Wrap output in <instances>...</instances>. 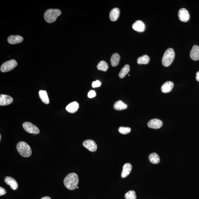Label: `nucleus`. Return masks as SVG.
Listing matches in <instances>:
<instances>
[{"instance_id": "1", "label": "nucleus", "mask_w": 199, "mask_h": 199, "mask_svg": "<svg viewBox=\"0 0 199 199\" xmlns=\"http://www.w3.org/2000/svg\"><path fill=\"white\" fill-rule=\"evenodd\" d=\"M78 175L75 173H70L66 177L64 180V185L67 189L73 190L76 189L79 183Z\"/></svg>"}, {"instance_id": "2", "label": "nucleus", "mask_w": 199, "mask_h": 199, "mask_svg": "<svg viewBox=\"0 0 199 199\" xmlns=\"http://www.w3.org/2000/svg\"><path fill=\"white\" fill-rule=\"evenodd\" d=\"M61 14V11L58 9H49L46 11L44 14V19L48 23H54L58 17Z\"/></svg>"}, {"instance_id": "3", "label": "nucleus", "mask_w": 199, "mask_h": 199, "mask_svg": "<svg viewBox=\"0 0 199 199\" xmlns=\"http://www.w3.org/2000/svg\"><path fill=\"white\" fill-rule=\"evenodd\" d=\"M17 151L21 156L25 158H27L31 155L32 151L30 146L26 142L21 141L17 144L16 146Z\"/></svg>"}, {"instance_id": "4", "label": "nucleus", "mask_w": 199, "mask_h": 199, "mask_svg": "<svg viewBox=\"0 0 199 199\" xmlns=\"http://www.w3.org/2000/svg\"><path fill=\"white\" fill-rule=\"evenodd\" d=\"M175 57V52L173 49L169 48L165 51L162 59V64L165 67H169L172 63Z\"/></svg>"}, {"instance_id": "5", "label": "nucleus", "mask_w": 199, "mask_h": 199, "mask_svg": "<svg viewBox=\"0 0 199 199\" xmlns=\"http://www.w3.org/2000/svg\"><path fill=\"white\" fill-rule=\"evenodd\" d=\"M17 65V62L14 59L7 61L1 65V71L2 73L10 71L15 68Z\"/></svg>"}, {"instance_id": "6", "label": "nucleus", "mask_w": 199, "mask_h": 199, "mask_svg": "<svg viewBox=\"0 0 199 199\" xmlns=\"http://www.w3.org/2000/svg\"><path fill=\"white\" fill-rule=\"evenodd\" d=\"M23 126L24 129L30 134H37L40 133V130L37 127L29 122L24 123Z\"/></svg>"}, {"instance_id": "7", "label": "nucleus", "mask_w": 199, "mask_h": 199, "mask_svg": "<svg viewBox=\"0 0 199 199\" xmlns=\"http://www.w3.org/2000/svg\"><path fill=\"white\" fill-rule=\"evenodd\" d=\"M178 17L181 21L186 22L189 20L190 16L187 9L182 8L179 10L178 12Z\"/></svg>"}, {"instance_id": "8", "label": "nucleus", "mask_w": 199, "mask_h": 199, "mask_svg": "<svg viewBox=\"0 0 199 199\" xmlns=\"http://www.w3.org/2000/svg\"><path fill=\"white\" fill-rule=\"evenodd\" d=\"M83 147L87 149L90 151L95 152L97 149V145L96 142L92 140H87L83 143Z\"/></svg>"}, {"instance_id": "9", "label": "nucleus", "mask_w": 199, "mask_h": 199, "mask_svg": "<svg viewBox=\"0 0 199 199\" xmlns=\"http://www.w3.org/2000/svg\"><path fill=\"white\" fill-rule=\"evenodd\" d=\"M163 126L162 121L158 119H153L150 120L147 123L149 128L154 129H158Z\"/></svg>"}, {"instance_id": "10", "label": "nucleus", "mask_w": 199, "mask_h": 199, "mask_svg": "<svg viewBox=\"0 0 199 199\" xmlns=\"http://www.w3.org/2000/svg\"><path fill=\"white\" fill-rule=\"evenodd\" d=\"M13 100L11 96L5 94L0 95V105L5 106L8 105L13 102Z\"/></svg>"}, {"instance_id": "11", "label": "nucleus", "mask_w": 199, "mask_h": 199, "mask_svg": "<svg viewBox=\"0 0 199 199\" xmlns=\"http://www.w3.org/2000/svg\"><path fill=\"white\" fill-rule=\"evenodd\" d=\"M4 181L7 185L10 186L12 190H15L18 189V183L13 178L9 176L6 177L4 179Z\"/></svg>"}, {"instance_id": "12", "label": "nucleus", "mask_w": 199, "mask_h": 199, "mask_svg": "<svg viewBox=\"0 0 199 199\" xmlns=\"http://www.w3.org/2000/svg\"><path fill=\"white\" fill-rule=\"evenodd\" d=\"M23 37L19 35H11L8 38L7 41L9 44H16L22 43L23 41Z\"/></svg>"}, {"instance_id": "13", "label": "nucleus", "mask_w": 199, "mask_h": 199, "mask_svg": "<svg viewBox=\"0 0 199 199\" xmlns=\"http://www.w3.org/2000/svg\"><path fill=\"white\" fill-rule=\"evenodd\" d=\"M132 27L133 29L139 32H142L145 31V25L142 21L137 20L133 24Z\"/></svg>"}, {"instance_id": "14", "label": "nucleus", "mask_w": 199, "mask_h": 199, "mask_svg": "<svg viewBox=\"0 0 199 199\" xmlns=\"http://www.w3.org/2000/svg\"><path fill=\"white\" fill-rule=\"evenodd\" d=\"M190 57L193 60H199V46H198L195 45L192 46L190 51Z\"/></svg>"}, {"instance_id": "15", "label": "nucleus", "mask_w": 199, "mask_h": 199, "mask_svg": "<svg viewBox=\"0 0 199 199\" xmlns=\"http://www.w3.org/2000/svg\"><path fill=\"white\" fill-rule=\"evenodd\" d=\"M79 108V104L76 102H73L69 104L66 107L67 111L70 113H74Z\"/></svg>"}, {"instance_id": "16", "label": "nucleus", "mask_w": 199, "mask_h": 199, "mask_svg": "<svg viewBox=\"0 0 199 199\" xmlns=\"http://www.w3.org/2000/svg\"><path fill=\"white\" fill-rule=\"evenodd\" d=\"M132 169V166L130 163L125 164L123 166V170L121 174V177L124 178L127 177L131 173Z\"/></svg>"}, {"instance_id": "17", "label": "nucleus", "mask_w": 199, "mask_h": 199, "mask_svg": "<svg viewBox=\"0 0 199 199\" xmlns=\"http://www.w3.org/2000/svg\"><path fill=\"white\" fill-rule=\"evenodd\" d=\"M174 86V84L171 81H167L162 86L161 91L163 93H168L171 91Z\"/></svg>"}, {"instance_id": "18", "label": "nucleus", "mask_w": 199, "mask_h": 199, "mask_svg": "<svg viewBox=\"0 0 199 199\" xmlns=\"http://www.w3.org/2000/svg\"><path fill=\"white\" fill-rule=\"evenodd\" d=\"M120 14V10L118 8H115L110 11V18L111 21L115 22L117 20Z\"/></svg>"}, {"instance_id": "19", "label": "nucleus", "mask_w": 199, "mask_h": 199, "mask_svg": "<svg viewBox=\"0 0 199 199\" xmlns=\"http://www.w3.org/2000/svg\"><path fill=\"white\" fill-rule=\"evenodd\" d=\"M39 95L42 102L46 104L49 103V100L46 91L41 90L39 91Z\"/></svg>"}, {"instance_id": "20", "label": "nucleus", "mask_w": 199, "mask_h": 199, "mask_svg": "<svg viewBox=\"0 0 199 199\" xmlns=\"http://www.w3.org/2000/svg\"><path fill=\"white\" fill-rule=\"evenodd\" d=\"M127 108V105L122 101L119 100L115 102L114 105V108L117 110H125Z\"/></svg>"}, {"instance_id": "21", "label": "nucleus", "mask_w": 199, "mask_h": 199, "mask_svg": "<svg viewBox=\"0 0 199 199\" xmlns=\"http://www.w3.org/2000/svg\"><path fill=\"white\" fill-rule=\"evenodd\" d=\"M120 57L119 55L117 53H115L112 55L111 58V63L112 66L115 67L117 66L119 63Z\"/></svg>"}, {"instance_id": "22", "label": "nucleus", "mask_w": 199, "mask_h": 199, "mask_svg": "<svg viewBox=\"0 0 199 199\" xmlns=\"http://www.w3.org/2000/svg\"><path fill=\"white\" fill-rule=\"evenodd\" d=\"M149 159L150 162L154 164H157L159 163L160 158L156 153H153L150 154L149 155Z\"/></svg>"}, {"instance_id": "23", "label": "nucleus", "mask_w": 199, "mask_h": 199, "mask_svg": "<svg viewBox=\"0 0 199 199\" xmlns=\"http://www.w3.org/2000/svg\"><path fill=\"white\" fill-rule=\"evenodd\" d=\"M150 61V58L147 55L139 57L137 59V63L139 64H147Z\"/></svg>"}, {"instance_id": "24", "label": "nucleus", "mask_w": 199, "mask_h": 199, "mask_svg": "<svg viewBox=\"0 0 199 199\" xmlns=\"http://www.w3.org/2000/svg\"><path fill=\"white\" fill-rule=\"evenodd\" d=\"M130 71V67L129 65H126L121 69L119 74V76L120 78H124Z\"/></svg>"}, {"instance_id": "25", "label": "nucleus", "mask_w": 199, "mask_h": 199, "mask_svg": "<svg viewBox=\"0 0 199 199\" xmlns=\"http://www.w3.org/2000/svg\"><path fill=\"white\" fill-rule=\"evenodd\" d=\"M98 70L101 71H106L108 68V65L104 61H101L97 65Z\"/></svg>"}, {"instance_id": "26", "label": "nucleus", "mask_w": 199, "mask_h": 199, "mask_svg": "<svg viewBox=\"0 0 199 199\" xmlns=\"http://www.w3.org/2000/svg\"><path fill=\"white\" fill-rule=\"evenodd\" d=\"M125 197L126 199H136V196L134 191H129L125 194Z\"/></svg>"}, {"instance_id": "27", "label": "nucleus", "mask_w": 199, "mask_h": 199, "mask_svg": "<svg viewBox=\"0 0 199 199\" xmlns=\"http://www.w3.org/2000/svg\"><path fill=\"white\" fill-rule=\"evenodd\" d=\"M131 129L127 127H120L118 129V131L120 133L123 134H127L130 132Z\"/></svg>"}, {"instance_id": "28", "label": "nucleus", "mask_w": 199, "mask_h": 199, "mask_svg": "<svg viewBox=\"0 0 199 199\" xmlns=\"http://www.w3.org/2000/svg\"><path fill=\"white\" fill-rule=\"evenodd\" d=\"M101 82L98 81V80H97V81L93 82L92 84V86L94 88L99 87L101 86Z\"/></svg>"}, {"instance_id": "29", "label": "nucleus", "mask_w": 199, "mask_h": 199, "mask_svg": "<svg viewBox=\"0 0 199 199\" xmlns=\"http://www.w3.org/2000/svg\"><path fill=\"white\" fill-rule=\"evenodd\" d=\"M96 94L95 91H90L88 94V97L90 98H92L95 97Z\"/></svg>"}, {"instance_id": "30", "label": "nucleus", "mask_w": 199, "mask_h": 199, "mask_svg": "<svg viewBox=\"0 0 199 199\" xmlns=\"http://www.w3.org/2000/svg\"><path fill=\"white\" fill-rule=\"evenodd\" d=\"M6 193V191L4 188L2 187H0V196H1L3 195H5Z\"/></svg>"}, {"instance_id": "31", "label": "nucleus", "mask_w": 199, "mask_h": 199, "mask_svg": "<svg viewBox=\"0 0 199 199\" xmlns=\"http://www.w3.org/2000/svg\"><path fill=\"white\" fill-rule=\"evenodd\" d=\"M196 79L197 81L199 82V71L197 72L196 73Z\"/></svg>"}, {"instance_id": "32", "label": "nucleus", "mask_w": 199, "mask_h": 199, "mask_svg": "<svg viewBox=\"0 0 199 199\" xmlns=\"http://www.w3.org/2000/svg\"><path fill=\"white\" fill-rule=\"evenodd\" d=\"M41 199H51L50 197H43Z\"/></svg>"}, {"instance_id": "33", "label": "nucleus", "mask_w": 199, "mask_h": 199, "mask_svg": "<svg viewBox=\"0 0 199 199\" xmlns=\"http://www.w3.org/2000/svg\"><path fill=\"white\" fill-rule=\"evenodd\" d=\"M1 140V134H0V141Z\"/></svg>"}, {"instance_id": "34", "label": "nucleus", "mask_w": 199, "mask_h": 199, "mask_svg": "<svg viewBox=\"0 0 199 199\" xmlns=\"http://www.w3.org/2000/svg\"><path fill=\"white\" fill-rule=\"evenodd\" d=\"M76 188H77V189H78V188H79V187H77Z\"/></svg>"}]
</instances>
